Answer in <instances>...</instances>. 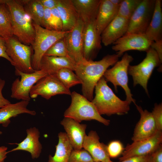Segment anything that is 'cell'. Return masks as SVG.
<instances>
[{"mask_svg": "<svg viewBox=\"0 0 162 162\" xmlns=\"http://www.w3.org/2000/svg\"><path fill=\"white\" fill-rule=\"evenodd\" d=\"M119 57L116 54H108L99 61L84 58L76 63L74 71L81 82L83 95L89 100L91 101L93 99L95 86L105 71L109 67L113 66Z\"/></svg>", "mask_w": 162, "mask_h": 162, "instance_id": "6da1fadb", "label": "cell"}, {"mask_svg": "<svg viewBox=\"0 0 162 162\" xmlns=\"http://www.w3.org/2000/svg\"><path fill=\"white\" fill-rule=\"evenodd\" d=\"M95 96L91 102L99 114L110 116L127 114L130 109V103L122 100L114 93L102 77L95 87Z\"/></svg>", "mask_w": 162, "mask_h": 162, "instance_id": "7a4b0ae2", "label": "cell"}, {"mask_svg": "<svg viewBox=\"0 0 162 162\" xmlns=\"http://www.w3.org/2000/svg\"><path fill=\"white\" fill-rule=\"evenodd\" d=\"M10 11L13 35L22 43L33 45L35 31L32 20L25 11L21 0H6Z\"/></svg>", "mask_w": 162, "mask_h": 162, "instance_id": "3957f363", "label": "cell"}, {"mask_svg": "<svg viewBox=\"0 0 162 162\" xmlns=\"http://www.w3.org/2000/svg\"><path fill=\"white\" fill-rule=\"evenodd\" d=\"M71 104L64 113V117L80 123L83 121L96 120L108 126L110 121L100 115L92 102L83 95L74 91L71 93Z\"/></svg>", "mask_w": 162, "mask_h": 162, "instance_id": "277c9868", "label": "cell"}, {"mask_svg": "<svg viewBox=\"0 0 162 162\" xmlns=\"http://www.w3.org/2000/svg\"><path fill=\"white\" fill-rule=\"evenodd\" d=\"M35 36L32 46L34 53L32 57V67L35 71L39 70L41 59L46 51L56 42L63 38L68 32L46 29L33 23Z\"/></svg>", "mask_w": 162, "mask_h": 162, "instance_id": "5b68a950", "label": "cell"}, {"mask_svg": "<svg viewBox=\"0 0 162 162\" xmlns=\"http://www.w3.org/2000/svg\"><path fill=\"white\" fill-rule=\"evenodd\" d=\"M5 40L6 52L15 69L26 73L34 72L31 63L33 54L31 45L22 43L13 36Z\"/></svg>", "mask_w": 162, "mask_h": 162, "instance_id": "8992f818", "label": "cell"}, {"mask_svg": "<svg viewBox=\"0 0 162 162\" xmlns=\"http://www.w3.org/2000/svg\"><path fill=\"white\" fill-rule=\"evenodd\" d=\"M133 59L132 56L125 52L120 61H118L112 67L106 70L103 77L107 82H110L113 84L116 91H117V86H121L125 93V100L130 104L133 102L136 105L135 100L133 98L128 86V67Z\"/></svg>", "mask_w": 162, "mask_h": 162, "instance_id": "52a82bcc", "label": "cell"}, {"mask_svg": "<svg viewBox=\"0 0 162 162\" xmlns=\"http://www.w3.org/2000/svg\"><path fill=\"white\" fill-rule=\"evenodd\" d=\"M145 58L136 65H129L128 72L132 77L133 85H140L148 95L147 84L154 68L159 66L161 62L156 52L150 47L146 51Z\"/></svg>", "mask_w": 162, "mask_h": 162, "instance_id": "ba28073f", "label": "cell"}, {"mask_svg": "<svg viewBox=\"0 0 162 162\" xmlns=\"http://www.w3.org/2000/svg\"><path fill=\"white\" fill-rule=\"evenodd\" d=\"M15 74L20 76L13 82L11 87V98L29 101L30 92L32 86L40 79L48 74L42 70L35 71L32 73H26L15 69Z\"/></svg>", "mask_w": 162, "mask_h": 162, "instance_id": "9c48e42d", "label": "cell"}, {"mask_svg": "<svg viewBox=\"0 0 162 162\" xmlns=\"http://www.w3.org/2000/svg\"><path fill=\"white\" fill-rule=\"evenodd\" d=\"M70 89L62 83L55 75L48 74L39 80L32 86L30 92L31 98L40 95L46 100L60 94L70 95Z\"/></svg>", "mask_w": 162, "mask_h": 162, "instance_id": "30bf717a", "label": "cell"}, {"mask_svg": "<svg viewBox=\"0 0 162 162\" xmlns=\"http://www.w3.org/2000/svg\"><path fill=\"white\" fill-rule=\"evenodd\" d=\"M155 0H142L129 19L126 33H145L152 20Z\"/></svg>", "mask_w": 162, "mask_h": 162, "instance_id": "8fae6325", "label": "cell"}, {"mask_svg": "<svg viewBox=\"0 0 162 162\" xmlns=\"http://www.w3.org/2000/svg\"><path fill=\"white\" fill-rule=\"evenodd\" d=\"M162 142V131L158 130L149 137L128 145L124 148L119 161L133 157L150 154L161 144Z\"/></svg>", "mask_w": 162, "mask_h": 162, "instance_id": "7c38bea8", "label": "cell"}, {"mask_svg": "<svg viewBox=\"0 0 162 162\" xmlns=\"http://www.w3.org/2000/svg\"><path fill=\"white\" fill-rule=\"evenodd\" d=\"M152 42L144 34L126 33L112 44V48L120 57L129 50L146 52L150 47Z\"/></svg>", "mask_w": 162, "mask_h": 162, "instance_id": "4fadbf2b", "label": "cell"}, {"mask_svg": "<svg viewBox=\"0 0 162 162\" xmlns=\"http://www.w3.org/2000/svg\"><path fill=\"white\" fill-rule=\"evenodd\" d=\"M84 23L79 18L74 28L64 37L70 57L76 63L84 59L83 32Z\"/></svg>", "mask_w": 162, "mask_h": 162, "instance_id": "5bb4252c", "label": "cell"}, {"mask_svg": "<svg viewBox=\"0 0 162 162\" xmlns=\"http://www.w3.org/2000/svg\"><path fill=\"white\" fill-rule=\"evenodd\" d=\"M95 20L84 24L83 54L84 58L87 60H92L102 47L101 37L96 28Z\"/></svg>", "mask_w": 162, "mask_h": 162, "instance_id": "9a60e30c", "label": "cell"}, {"mask_svg": "<svg viewBox=\"0 0 162 162\" xmlns=\"http://www.w3.org/2000/svg\"><path fill=\"white\" fill-rule=\"evenodd\" d=\"M97 132L90 131L84 138L82 148L87 151L94 162H113L110 160L107 150V146L99 141Z\"/></svg>", "mask_w": 162, "mask_h": 162, "instance_id": "2e32d148", "label": "cell"}, {"mask_svg": "<svg viewBox=\"0 0 162 162\" xmlns=\"http://www.w3.org/2000/svg\"><path fill=\"white\" fill-rule=\"evenodd\" d=\"M136 106L140 115V119L135 128L132 140L133 142L149 137L158 130L152 112L136 104Z\"/></svg>", "mask_w": 162, "mask_h": 162, "instance_id": "e0dca14e", "label": "cell"}, {"mask_svg": "<svg viewBox=\"0 0 162 162\" xmlns=\"http://www.w3.org/2000/svg\"><path fill=\"white\" fill-rule=\"evenodd\" d=\"M129 20L117 15L101 34V42L105 46L112 44L127 32Z\"/></svg>", "mask_w": 162, "mask_h": 162, "instance_id": "ac0fdd59", "label": "cell"}, {"mask_svg": "<svg viewBox=\"0 0 162 162\" xmlns=\"http://www.w3.org/2000/svg\"><path fill=\"white\" fill-rule=\"evenodd\" d=\"M73 149L82 148V144L86 136L87 125L81 124L75 120L64 117L60 122Z\"/></svg>", "mask_w": 162, "mask_h": 162, "instance_id": "d6986e66", "label": "cell"}, {"mask_svg": "<svg viewBox=\"0 0 162 162\" xmlns=\"http://www.w3.org/2000/svg\"><path fill=\"white\" fill-rule=\"evenodd\" d=\"M26 132L27 136L21 142L10 144L17 145V146L8 152V153L17 150H23L30 153L33 159L38 158L40 156L42 148L39 140L40 132L35 127L27 129Z\"/></svg>", "mask_w": 162, "mask_h": 162, "instance_id": "ffe728a7", "label": "cell"}, {"mask_svg": "<svg viewBox=\"0 0 162 162\" xmlns=\"http://www.w3.org/2000/svg\"><path fill=\"white\" fill-rule=\"evenodd\" d=\"M76 63L69 57H56L44 55L39 66L48 74L55 75L60 69L68 68L74 71Z\"/></svg>", "mask_w": 162, "mask_h": 162, "instance_id": "44dd1931", "label": "cell"}, {"mask_svg": "<svg viewBox=\"0 0 162 162\" xmlns=\"http://www.w3.org/2000/svg\"><path fill=\"white\" fill-rule=\"evenodd\" d=\"M119 7L113 5L110 0H100L95 22L98 33L102 32L117 15Z\"/></svg>", "mask_w": 162, "mask_h": 162, "instance_id": "7402d4cb", "label": "cell"}, {"mask_svg": "<svg viewBox=\"0 0 162 162\" xmlns=\"http://www.w3.org/2000/svg\"><path fill=\"white\" fill-rule=\"evenodd\" d=\"M56 8L62 22V31H71L79 18L72 0H58Z\"/></svg>", "mask_w": 162, "mask_h": 162, "instance_id": "603a6c76", "label": "cell"}, {"mask_svg": "<svg viewBox=\"0 0 162 162\" xmlns=\"http://www.w3.org/2000/svg\"><path fill=\"white\" fill-rule=\"evenodd\" d=\"M29 102V101L21 100L14 104L10 103L0 108V124L3 127H7L10 122V118L21 114L35 116L36 112L27 108Z\"/></svg>", "mask_w": 162, "mask_h": 162, "instance_id": "cb8c5ba5", "label": "cell"}, {"mask_svg": "<svg viewBox=\"0 0 162 162\" xmlns=\"http://www.w3.org/2000/svg\"><path fill=\"white\" fill-rule=\"evenodd\" d=\"M84 24L96 20L100 0H72Z\"/></svg>", "mask_w": 162, "mask_h": 162, "instance_id": "d4e9b609", "label": "cell"}, {"mask_svg": "<svg viewBox=\"0 0 162 162\" xmlns=\"http://www.w3.org/2000/svg\"><path fill=\"white\" fill-rule=\"evenodd\" d=\"M161 1L155 0L152 17L145 33L148 39L152 42L162 40Z\"/></svg>", "mask_w": 162, "mask_h": 162, "instance_id": "484cf974", "label": "cell"}, {"mask_svg": "<svg viewBox=\"0 0 162 162\" xmlns=\"http://www.w3.org/2000/svg\"><path fill=\"white\" fill-rule=\"evenodd\" d=\"M58 138V142L56 146L55 154L53 156L49 155L48 162H68L73 149L65 132H59Z\"/></svg>", "mask_w": 162, "mask_h": 162, "instance_id": "4316f807", "label": "cell"}, {"mask_svg": "<svg viewBox=\"0 0 162 162\" xmlns=\"http://www.w3.org/2000/svg\"><path fill=\"white\" fill-rule=\"evenodd\" d=\"M24 8L34 23L43 27L44 8L39 0H21Z\"/></svg>", "mask_w": 162, "mask_h": 162, "instance_id": "83f0119b", "label": "cell"}, {"mask_svg": "<svg viewBox=\"0 0 162 162\" xmlns=\"http://www.w3.org/2000/svg\"><path fill=\"white\" fill-rule=\"evenodd\" d=\"M13 35L10 11L6 4H0V36L7 40Z\"/></svg>", "mask_w": 162, "mask_h": 162, "instance_id": "f1b7e54d", "label": "cell"}, {"mask_svg": "<svg viewBox=\"0 0 162 162\" xmlns=\"http://www.w3.org/2000/svg\"><path fill=\"white\" fill-rule=\"evenodd\" d=\"M73 70L68 68H63L59 70L55 75L67 88H70L78 84L81 82Z\"/></svg>", "mask_w": 162, "mask_h": 162, "instance_id": "f546056e", "label": "cell"}, {"mask_svg": "<svg viewBox=\"0 0 162 162\" xmlns=\"http://www.w3.org/2000/svg\"><path fill=\"white\" fill-rule=\"evenodd\" d=\"M142 0H122L118 10V15L129 20Z\"/></svg>", "mask_w": 162, "mask_h": 162, "instance_id": "4dcf8cb0", "label": "cell"}, {"mask_svg": "<svg viewBox=\"0 0 162 162\" xmlns=\"http://www.w3.org/2000/svg\"><path fill=\"white\" fill-rule=\"evenodd\" d=\"M45 56L69 57L64 37L54 43L45 52Z\"/></svg>", "mask_w": 162, "mask_h": 162, "instance_id": "1f68e13d", "label": "cell"}, {"mask_svg": "<svg viewBox=\"0 0 162 162\" xmlns=\"http://www.w3.org/2000/svg\"><path fill=\"white\" fill-rule=\"evenodd\" d=\"M68 162H94L89 153L84 149H73Z\"/></svg>", "mask_w": 162, "mask_h": 162, "instance_id": "d6a6232c", "label": "cell"}, {"mask_svg": "<svg viewBox=\"0 0 162 162\" xmlns=\"http://www.w3.org/2000/svg\"><path fill=\"white\" fill-rule=\"evenodd\" d=\"M124 149L122 144L118 140L112 141L107 146V150L110 158L117 157L122 153Z\"/></svg>", "mask_w": 162, "mask_h": 162, "instance_id": "836d02e7", "label": "cell"}, {"mask_svg": "<svg viewBox=\"0 0 162 162\" xmlns=\"http://www.w3.org/2000/svg\"><path fill=\"white\" fill-rule=\"evenodd\" d=\"M158 130H162V104H155L152 112Z\"/></svg>", "mask_w": 162, "mask_h": 162, "instance_id": "e575fe53", "label": "cell"}, {"mask_svg": "<svg viewBox=\"0 0 162 162\" xmlns=\"http://www.w3.org/2000/svg\"><path fill=\"white\" fill-rule=\"evenodd\" d=\"M51 12L54 30L62 31V22L58 10L56 7L51 9Z\"/></svg>", "mask_w": 162, "mask_h": 162, "instance_id": "d590c367", "label": "cell"}, {"mask_svg": "<svg viewBox=\"0 0 162 162\" xmlns=\"http://www.w3.org/2000/svg\"><path fill=\"white\" fill-rule=\"evenodd\" d=\"M43 27L49 30H54L52 24L51 10L50 9L44 8Z\"/></svg>", "mask_w": 162, "mask_h": 162, "instance_id": "8d00e7d4", "label": "cell"}, {"mask_svg": "<svg viewBox=\"0 0 162 162\" xmlns=\"http://www.w3.org/2000/svg\"><path fill=\"white\" fill-rule=\"evenodd\" d=\"M149 162H162V145L150 154Z\"/></svg>", "mask_w": 162, "mask_h": 162, "instance_id": "74e56055", "label": "cell"}, {"mask_svg": "<svg viewBox=\"0 0 162 162\" xmlns=\"http://www.w3.org/2000/svg\"><path fill=\"white\" fill-rule=\"evenodd\" d=\"M4 58L9 61L12 65V62L6 52V40L0 36V57Z\"/></svg>", "mask_w": 162, "mask_h": 162, "instance_id": "f35d334b", "label": "cell"}, {"mask_svg": "<svg viewBox=\"0 0 162 162\" xmlns=\"http://www.w3.org/2000/svg\"><path fill=\"white\" fill-rule=\"evenodd\" d=\"M150 154L132 157L119 162H149Z\"/></svg>", "mask_w": 162, "mask_h": 162, "instance_id": "ab89813d", "label": "cell"}, {"mask_svg": "<svg viewBox=\"0 0 162 162\" xmlns=\"http://www.w3.org/2000/svg\"><path fill=\"white\" fill-rule=\"evenodd\" d=\"M150 47L157 53L161 62H162V40L152 42Z\"/></svg>", "mask_w": 162, "mask_h": 162, "instance_id": "60d3db41", "label": "cell"}, {"mask_svg": "<svg viewBox=\"0 0 162 162\" xmlns=\"http://www.w3.org/2000/svg\"><path fill=\"white\" fill-rule=\"evenodd\" d=\"M5 84V81L0 78V108L10 103L4 97L2 94V90Z\"/></svg>", "mask_w": 162, "mask_h": 162, "instance_id": "b9f144b4", "label": "cell"}, {"mask_svg": "<svg viewBox=\"0 0 162 162\" xmlns=\"http://www.w3.org/2000/svg\"><path fill=\"white\" fill-rule=\"evenodd\" d=\"M44 8L50 9L56 7L58 0H39Z\"/></svg>", "mask_w": 162, "mask_h": 162, "instance_id": "7bdbcfd3", "label": "cell"}, {"mask_svg": "<svg viewBox=\"0 0 162 162\" xmlns=\"http://www.w3.org/2000/svg\"><path fill=\"white\" fill-rule=\"evenodd\" d=\"M7 149L8 148L4 146L0 147V162H4L8 153Z\"/></svg>", "mask_w": 162, "mask_h": 162, "instance_id": "ee69618b", "label": "cell"}, {"mask_svg": "<svg viewBox=\"0 0 162 162\" xmlns=\"http://www.w3.org/2000/svg\"><path fill=\"white\" fill-rule=\"evenodd\" d=\"M111 2L114 5L119 6L122 0H110Z\"/></svg>", "mask_w": 162, "mask_h": 162, "instance_id": "f6af8a7d", "label": "cell"}, {"mask_svg": "<svg viewBox=\"0 0 162 162\" xmlns=\"http://www.w3.org/2000/svg\"><path fill=\"white\" fill-rule=\"evenodd\" d=\"M2 132L1 131H0V135L2 134Z\"/></svg>", "mask_w": 162, "mask_h": 162, "instance_id": "bcb514c9", "label": "cell"}, {"mask_svg": "<svg viewBox=\"0 0 162 162\" xmlns=\"http://www.w3.org/2000/svg\"></svg>", "mask_w": 162, "mask_h": 162, "instance_id": "7dc6e473", "label": "cell"}]
</instances>
